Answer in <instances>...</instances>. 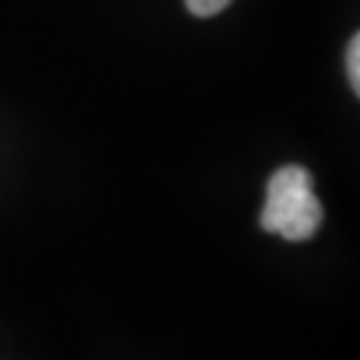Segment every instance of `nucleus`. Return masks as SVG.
I'll use <instances>...</instances> for the list:
<instances>
[{"label": "nucleus", "mask_w": 360, "mask_h": 360, "mask_svg": "<svg viewBox=\"0 0 360 360\" xmlns=\"http://www.w3.org/2000/svg\"><path fill=\"white\" fill-rule=\"evenodd\" d=\"M323 224V206L312 190V174L304 166L278 168L267 181L262 208V230L281 235L291 243L309 240Z\"/></svg>", "instance_id": "1"}, {"label": "nucleus", "mask_w": 360, "mask_h": 360, "mask_svg": "<svg viewBox=\"0 0 360 360\" xmlns=\"http://www.w3.org/2000/svg\"><path fill=\"white\" fill-rule=\"evenodd\" d=\"M347 77L352 83V91H360V35H352L347 46Z\"/></svg>", "instance_id": "2"}, {"label": "nucleus", "mask_w": 360, "mask_h": 360, "mask_svg": "<svg viewBox=\"0 0 360 360\" xmlns=\"http://www.w3.org/2000/svg\"><path fill=\"white\" fill-rule=\"evenodd\" d=\"M184 3H187L190 13L200 16V19H206V16H217V13H221L232 0H184Z\"/></svg>", "instance_id": "3"}]
</instances>
